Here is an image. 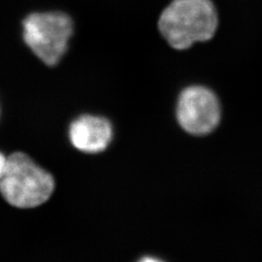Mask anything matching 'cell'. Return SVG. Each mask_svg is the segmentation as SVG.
<instances>
[{
  "label": "cell",
  "instance_id": "7",
  "mask_svg": "<svg viewBox=\"0 0 262 262\" xmlns=\"http://www.w3.org/2000/svg\"><path fill=\"white\" fill-rule=\"evenodd\" d=\"M138 262H164L162 261L161 259L157 258V257H152V256H145L143 258H141L140 260Z\"/></svg>",
  "mask_w": 262,
  "mask_h": 262
},
{
  "label": "cell",
  "instance_id": "3",
  "mask_svg": "<svg viewBox=\"0 0 262 262\" xmlns=\"http://www.w3.org/2000/svg\"><path fill=\"white\" fill-rule=\"evenodd\" d=\"M73 34L72 19L62 12H38L23 21V37L46 66H55L66 55Z\"/></svg>",
  "mask_w": 262,
  "mask_h": 262
},
{
  "label": "cell",
  "instance_id": "6",
  "mask_svg": "<svg viewBox=\"0 0 262 262\" xmlns=\"http://www.w3.org/2000/svg\"><path fill=\"white\" fill-rule=\"evenodd\" d=\"M7 159L8 158H6L1 151H0V181L4 175V172H5V169H6V165H7Z\"/></svg>",
  "mask_w": 262,
  "mask_h": 262
},
{
  "label": "cell",
  "instance_id": "1",
  "mask_svg": "<svg viewBox=\"0 0 262 262\" xmlns=\"http://www.w3.org/2000/svg\"><path fill=\"white\" fill-rule=\"evenodd\" d=\"M217 14L211 0H173L161 13L159 28L169 45L186 50L215 35Z\"/></svg>",
  "mask_w": 262,
  "mask_h": 262
},
{
  "label": "cell",
  "instance_id": "8",
  "mask_svg": "<svg viewBox=\"0 0 262 262\" xmlns=\"http://www.w3.org/2000/svg\"><path fill=\"white\" fill-rule=\"evenodd\" d=\"M0 114H1V109H0Z\"/></svg>",
  "mask_w": 262,
  "mask_h": 262
},
{
  "label": "cell",
  "instance_id": "4",
  "mask_svg": "<svg viewBox=\"0 0 262 262\" xmlns=\"http://www.w3.org/2000/svg\"><path fill=\"white\" fill-rule=\"evenodd\" d=\"M177 121L187 133L203 136L215 130L221 121V105L212 91L201 85L185 89L179 96Z\"/></svg>",
  "mask_w": 262,
  "mask_h": 262
},
{
  "label": "cell",
  "instance_id": "2",
  "mask_svg": "<svg viewBox=\"0 0 262 262\" xmlns=\"http://www.w3.org/2000/svg\"><path fill=\"white\" fill-rule=\"evenodd\" d=\"M55 189L53 176L24 152L7 159L0 193L12 206L30 209L47 202Z\"/></svg>",
  "mask_w": 262,
  "mask_h": 262
},
{
  "label": "cell",
  "instance_id": "5",
  "mask_svg": "<svg viewBox=\"0 0 262 262\" xmlns=\"http://www.w3.org/2000/svg\"><path fill=\"white\" fill-rule=\"evenodd\" d=\"M68 136L77 150L85 154H98L110 145L113 126L109 120L104 117L82 115L71 122Z\"/></svg>",
  "mask_w": 262,
  "mask_h": 262
}]
</instances>
